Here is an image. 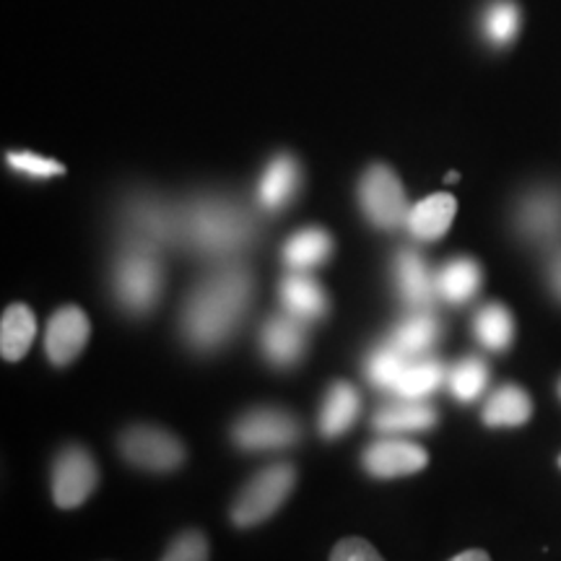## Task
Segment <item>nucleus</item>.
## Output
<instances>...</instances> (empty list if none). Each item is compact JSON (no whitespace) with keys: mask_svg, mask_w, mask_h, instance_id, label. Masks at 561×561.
<instances>
[{"mask_svg":"<svg viewBox=\"0 0 561 561\" xmlns=\"http://www.w3.org/2000/svg\"><path fill=\"white\" fill-rule=\"evenodd\" d=\"M100 471L89 450L68 445L53 462V500L60 510H76L94 494Z\"/></svg>","mask_w":561,"mask_h":561,"instance_id":"0eeeda50","label":"nucleus"},{"mask_svg":"<svg viewBox=\"0 0 561 561\" xmlns=\"http://www.w3.org/2000/svg\"><path fill=\"white\" fill-rule=\"evenodd\" d=\"M413 356L403 354L401 348L392 346V343H385V346L375 348L367 359V377L375 388L382 390H396V385L401 382L405 367H409Z\"/></svg>","mask_w":561,"mask_h":561,"instance_id":"393cba45","label":"nucleus"},{"mask_svg":"<svg viewBox=\"0 0 561 561\" xmlns=\"http://www.w3.org/2000/svg\"><path fill=\"white\" fill-rule=\"evenodd\" d=\"M481 286V268L471 257H455L442 268L437 276V289L442 291L450 305H462L479 291Z\"/></svg>","mask_w":561,"mask_h":561,"instance_id":"4be33fe9","label":"nucleus"},{"mask_svg":"<svg viewBox=\"0 0 561 561\" xmlns=\"http://www.w3.org/2000/svg\"><path fill=\"white\" fill-rule=\"evenodd\" d=\"M517 24H520V13H517V5L510 3V0H500L486 13V34L496 45H507L515 37Z\"/></svg>","mask_w":561,"mask_h":561,"instance_id":"cd10ccee","label":"nucleus"},{"mask_svg":"<svg viewBox=\"0 0 561 561\" xmlns=\"http://www.w3.org/2000/svg\"><path fill=\"white\" fill-rule=\"evenodd\" d=\"M559 396H561V382H559Z\"/></svg>","mask_w":561,"mask_h":561,"instance_id":"72a5a7b5","label":"nucleus"},{"mask_svg":"<svg viewBox=\"0 0 561 561\" xmlns=\"http://www.w3.org/2000/svg\"><path fill=\"white\" fill-rule=\"evenodd\" d=\"M210 546L201 530H185L170 543L161 561H208Z\"/></svg>","mask_w":561,"mask_h":561,"instance_id":"c85d7f7f","label":"nucleus"},{"mask_svg":"<svg viewBox=\"0 0 561 561\" xmlns=\"http://www.w3.org/2000/svg\"><path fill=\"white\" fill-rule=\"evenodd\" d=\"M231 437L242 450H280L299 439V424L280 409H255L237 419Z\"/></svg>","mask_w":561,"mask_h":561,"instance_id":"6e6552de","label":"nucleus"},{"mask_svg":"<svg viewBox=\"0 0 561 561\" xmlns=\"http://www.w3.org/2000/svg\"><path fill=\"white\" fill-rule=\"evenodd\" d=\"M559 466H561V458H559Z\"/></svg>","mask_w":561,"mask_h":561,"instance_id":"f704fd0d","label":"nucleus"},{"mask_svg":"<svg viewBox=\"0 0 561 561\" xmlns=\"http://www.w3.org/2000/svg\"><path fill=\"white\" fill-rule=\"evenodd\" d=\"M261 348L273 367H294L307 348V335L301 320L289 312L273 314V318L265 320L261 331Z\"/></svg>","mask_w":561,"mask_h":561,"instance_id":"9b49d317","label":"nucleus"},{"mask_svg":"<svg viewBox=\"0 0 561 561\" xmlns=\"http://www.w3.org/2000/svg\"><path fill=\"white\" fill-rule=\"evenodd\" d=\"M455 210H458V201H455L453 195H430V198L411 208L405 227H409V231L416 240L434 242L439 240L442 234H447V229H450V224L455 219Z\"/></svg>","mask_w":561,"mask_h":561,"instance_id":"ddd939ff","label":"nucleus"},{"mask_svg":"<svg viewBox=\"0 0 561 561\" xmlns=\"http://www.w3.org/2000/svg\"><path fill=\"white\" fill-rule=\"evenodd\" d=\"M362 401L359 392H356L354 385L348 382H333L325 392V401H322L320 409V432L322 437L335 439L341 437L343 432H348L354 426L356 416H359Z\"/></svg>","mask_w":561,"mask_h":561,"instance_id":"4468645a","label":"nucleus"},{"mask_svg":"<svg viewBox=\"0 0 561 561\" xmlns=\"http://www.w3.org/2000/svg\"><path fill=\"white\" fill-rule=\"evenodd\" d=\"M473 331L483 348L502 354V351L512 346V339H515V320H512V314L504 305H486L476 314Z\"/></svg>","mask_w":561,"mask_h":561,"instance_id":"5701e85b","label":"nucleus"},{"mask_svg":"<svg viewBox=\"0 0 561 561\" xmlns=\"http://www.w3.org/2000/svg\"><path fill=\"white\" fill-rule=\"evenodd\" d=\"M333 240L325 229H301L284 244V263L291 271L318 268L331 257Z\"/></svg>","mask_w":561,"mask_h":561,"instance_id":"aec40b11","label":"nucleus"},{"mask_svg":"<svg viewBox=\"0 0 561 561\" xmlns=\"http://www.w3.org/2000/svg\"><path fill=\"white\" fill-rule=\"evenodd\" d=\"M9 164L21 174H30V178H55V174H62V164L53 159H42L32 151H13L9 153Z\"/></svg>","mask_w":561,"mask_h":561,"instance_id":"c756f323","label":"nucleus"},{"mask_svg":"<svg viewBox=\"0 0 561 561\" xmlns=\"http://www.w3.org/2000/svg\"><path fill=\"white\" fill-rule=\"evenodd\" d=\"M445 380V367L437 359H411L409 367H405L401 382L396 385L398 398H419L430 396L432 390L439 388V382Z\"/></svg>","mask_w":561,"mask_h":561,"instance_id":"a878e982","label":"nucleus"},{"mask_svg":"<svg viewBox=\"0 0 561 561\" xmlns=\"http://www.w3.org/2000/svg\"><path fill=\"white\" fill-rule=\"evenodd\" d=\"M331 561H385L375 546L364 538H343L333 546Z\"/></svg>","mask_w":561,"mask_h":561,"instance_id":"7c9ffc66","label":"nucleus"},{"mask_svg":"<svg viewBox=\"0 0 561 561\" xmlns=\"http://www.w3.org/2000/svg\"><path fill=\"white\" fill-rule=\"evenodd\" d=\"M121 453L130 466L153 473L178 471L185 460V447L174 434L146 424L128 426L121 434Z\"/></svg>","mask_w":561,"mask_h":561,"instance_id":"423d86ee","label":"nucleus"},{"mask_svg":"<svg viewBox=\"0 0 561 561\" xmlns=\"http://www.w3.org/2000/svg\"><path fill=\"white\" fill-rule=\"evenodd\" d=\"M297 471L291 462H273L250 479L248 486L240 491L234 504H231V523L237 528H255L273 517L286 496L291 494Z\"/></svg>","mask_w":561,"mask_h":561,"instance_id":"20e7f679","label":"nucleus"},{"mask_svg":"<svg viewBox=\"0 0 561 561\" xmlns=\"http://www.w3.org/2000/svg\"><path fill=\"white\" fill-rule=\"evenodd\" d=\"M359 201L367 219L377 229H398L409 221V203L398 174L385 164H375L364 172L359 185Z\"/></svg>","mask_w":561,"mask_h":561,"instance_id":"39448f33","label":"nucleus"},{"mask_svg":"<svg viewBox=\"0 0 561 561\" xmlns=\"http://www.w3.org/2000/svg\"><path fill=\"white\" fill-rule=\"evenodd\" d=\"M250 219L224 201H201L180 224L185 237L203 255H234L250 240Z\"/></svg>","mask_w":561,"mask_h":561,"instance_id":"f03ea898","label":"nucleus"},{"mask_svg":"<svg viewBox=\"0 0 561 561\" xmlns=\"http://www.w3.org/2000/svg\"><path fill=\"white\" fill-rule=\"evenodd\" d=\"M91 335V325L87 312L79 307H62L50 318L47 325L45 351L55 367H66L81 354Z\"/></svg>","mask_w":561,"mask_h":561,"instance_id":"9d476101","label":"nucleus"},{"mask_svg":"<svg viewBox=\"0 0 561 561\" xmlns=\"http://www.w3.org/2000/svg\"><path fill=\"white\" fill-rule=\"evenodd\" d=\"M396 284L401 297L413 307H426L434 299V289H437V280H434L430 265L424 263V257L413 250L398 252L396 257Z\"/></svg>","mask_w":561,"mask_h":561,"instance_id":"2eb2a0df","label":"nucleus"},{"mask_svg":"<svg viewBox=\"0 0 561 561\" xmlns=\"http://www.w3.org/2000/svg\"><path fill=\"white\" fill-rule=\"evenodd\" d=\"M486 382L489 369L479 356H466V359H460L450 371H447V385H450V392L460 403L476 401V398L486 390Z\"/></svg>","mask_w":561,"mask_h":561,"instance_id":"bb28decb","label":"nucleus"},{"mask_svg":"<svg viewBox=\"0 0 561 561\" xmlns=\"http://www.w3.org/2000/svg\"><path fill=\"white\" fill-rule=\"evenodd\" d=\"M530 396L517 385H502L489 396L483 405V424L486 426H523L530 419Z\"/></svg>","mask_w":561,"mask_h":561,"instance_id":"a211bd4d","label":"nucleus"},{"mask_svg":"<svg viewBox=\"0 0 561 561\" xmlns=\"http://www.w3.org/2000/svg\"><path fill=\"white\" fill-rule=\"evenodd\" d=\"M252 299V278L242 265H221L195 286L182 312L185 339L201 351H214L231 339Z\"/></svg>","mask_w":561,"mask_h":561,"instance_id":"f257e3e1","label":"nucleus"},{"mask_svg":"<svg viewBox=\"0 0 561 561\" xmlns=\"http://www.w3.org/2000/svg\"><path fill=\"white\" fill-rule=\"evenodd\" d=\"M450 561H491V557L481 549H468V551L458 553V557H453Z\"/></svg>","mask_w":561,"mask_h":561,"instance_id":"473e14b6","label":"nucleus"},{"mask_svg":"<svg viewBox=\"0 0 561 561\" xmlns=\"http://www.w3.org/2000/svg\"><path fill=\"white\" fill-rule=\"evenodd\" d=\"M364 468L375 479H398V476H411L424 471L430 455L416 442L405 439H380L367 447L364 453Z\"/></svg>","mask_w":561,"mask_h":561,"instance_id":"1a4fd4ad","label":"nucleus"},{"mask_svg":"<svg viewBox=\"0 0 561 561\" xmlns=\"http://www.w3.org/2000/svg\"><path fill=\"white\" fill-rule=\"evenodd\" d=\"M278 294H280V305H284V310L301 322L318 320L328 310L325 291H322L318 280L307 276L305 271L289 273V276L280 280Z\"/></svg>","mask_w":561,"mask_h":561,"instance_id":"f8f14e48","label":"nucleus"},{"mask_svg":"<svg viewBox=\"0 0 561 561\" xmlns=\"http://www.w3.org/2000/svg\"><path fill=\"white\" fill-rule=\"evenodd\" d=\"M297 187H299L297 161L286 157V153H280V157L271 161L268 170H265L261 185H257V198H261L263 208L278 210L294 198Z\"/></svg>","mask_w":561,"mask_h":561,"instance_id":"f3484780","label":"nucleus"},{"mask_svg":"<svg viewBox=\"0 0 561 561\" xmlns=\"http://www.w3.org/2000/svg\"><path fill=\"white\" fill-rule=\"evenodd\" d=\"M439 335V322L426 312H416L411 318H405L403 322H398V328L390 335L392 346H398L403 354L409 356H419L424 354L426 348L437 341Z\"/></svg>","mask_w":561,"mask_h":561,"instance_id":"b1692460","label":"nucleus"},{"mask_svg":"<svg viewBox=\"0 0 561 561\" xmlns=\"http://www.w3.org/2000/svg\"><path fill=\"white\" fill-rule=\"evenodd\" d=\"M37 335V320L26 305H11L0 320V351L5 362L24 359Z\"/></svg>","mask_w":561,"mask_h":561,"instance_id":"dca6fc26","label":"nucleus"},{"mask_svg":"<svg viewBox=\"0 0 561 561\" xmlns=\"http://www.w3.org/2000/svg\"><path fill=\"white\" fill-rule=\"evenodd\" d=\"M520 227L533 240H549L561 229V198L553 193L530 195L520 210Z\"/></svg>","mask_w":561,"mask_h":561,"instance_id":"412c9836","label":"nucleus"},{"mask_svg":"<svg viewBox=\"0 0 561 561\" xmlns=\"http://www.w3.org/2000/svg\"><path fill=\"white\" fill-rule=\"evenodd\" d=\"M161 284H164V276H161V263L151 242L138 240L121 252L112 286L123 310L130 314L151 312L161 297Z\"/></svg>","mask_w":561,"mask_h":561,"instance_id":"7ed1b4c3","label":"nucleus"},{"mask_svg":"<svg viewBox=\"0 0 561 561\" xmlns=\"http://www.w3.org/2000/svg\"><path fill=\"white\" fill-rule=\"evenodd\" d=\"M549 280H551V289L557 297L561 299V250L557 255L551 257V265H549Z\"/></svg>","mask_w":561,"mask_h":561,"instance_id":"2f4dec72","label":"nucleus"},{"mask_svg":"<svg viewBox=\"0 0 561 561\" xmlns=\"http://www.w3.org/2000/svg\"><path fill=\"white\" fill-rule=\"evenodd\" d=\"M434 424H437V411L413 398H401L375 413V430L380 432H424Z\"/></svg>","mask_w":561,"mask_h":561,"instance_id":"6ab92c4d","label":"nucleus"}]
</instances>
